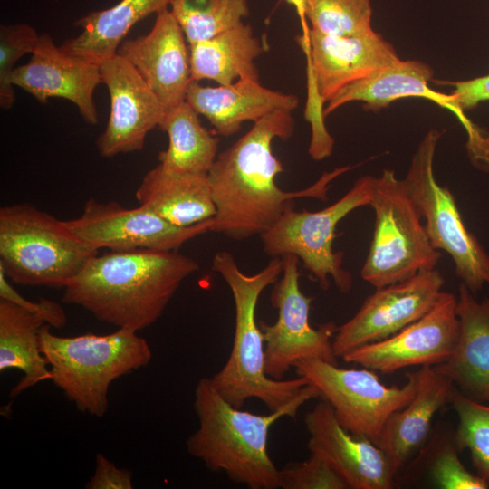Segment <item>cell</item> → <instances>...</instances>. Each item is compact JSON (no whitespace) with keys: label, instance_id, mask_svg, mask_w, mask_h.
I'll return each mask as SVG.
<instances>
[{"label":"cell","instance_id":"484cf974","mask_svg":"<svg viewBox=\"0 0 489 489\" xmlns=\"http://www.w3.org/2000/svg\"><path fill=\"white\" fill-rule=\"evenodd\" d=\"M171 0H120L89 13L76 25L81 34L61 45L65 52L101 64L116 55L129 30L140 20L167 9Z\"/></svg>","mask_w":489,"mask_h":489},{"label":"cell","instance_id":"6da1fadb","mask_svg":"<svg viewBox=\"0 0 489 489\" xmlns=\"http://www.w3.org/2000/svg\"><path fill=\"white\" fill-rule=\"evenodd\" d=\"M294 129L292 111H274L254 122L249 131L217 156L207 173L216 206L211 232L238 241L261 236L294 207V199L326 200L329 184L351 169L345 166L324 172L302 190L281 189L275 177L283 167L273 152V142L292 137Z\"/></svg>","mask_w":489,"mask_h":489},{"label":"cell","instance_id":"8fae6325","mask_svg":"<svg viewBox=\"0 0 489 489\" xmlns=\"http://www.w3.org/2000/svg\"><path fill=\"white\" fill-rule=\"evenodd\" d=\"M282 274L273 283L271 303L278 312L274 323L260 322L264 342V369L274 379L284 375L301 360H321L338 364L332 339L338 326L328 321L313 328L310 311L313 297L305 295L299 284V259L283 256Z\"/></svg>","mask_w":489,"mask_h":489},{"label":"cell","instance_id":"7a4b0ae2","mask_svg":"<svg viewBox=\"0 0 489 489\" xmlns=\"http://www.w3.org/2000/svg\"><path fill=\"white\" fill-rule=\"evenodd\" d=\"M177 251L111 250L92 256L64 288L62 302L136 331L152 325L181 283L199 269Z\"/></svg>","mask_w":489,"mask_h":489},{"label":"cell","instance_id":"f546056e","mask_svg":"<svg viewBox=\"0 0 489 489\" xmlns=\"http://www.w3.org/2000/svg\"><path fill=\"white\" fill-rule=\"evenodd\" d=\"M169 5L188 44L213 38L250 13L247 0H171Z\"/></svg>","mask_w":489,"mask_h":489},{"label":"cell","instance_id":"2e32d148","mask_svg":"<svg viewBox=\"0 0 489 489\" xmlns=\"http://www.w3.org/2000/svg\"><path fill=\"white\" fill-rule=\"evenodd\" d=\"M432 76V68L423 62L399 61L341 89L327 101L324 116L351 101H363L367 110H379L404 98L427 99L456 116L467 133L470 158L478 168L489 169V136L465 115L453 94H444L430 88Z\"/></svg>","mask_w":489,"mask_h":489},{"label":"cell","instance_id":"ba28073f","mask_svg":"<svg viewBox=\"0 0 489 489\" xmlns=\"http://www.w3.org/2000/svg\"><path fill=\"white\" fill-rule=\"evenodd\" d=\"M373 182L371 176L358 178L340 199L319 211L287 210L261 235L264 253L272 257L295 255L322 290L330 287L331 279L341 293H348L353 279L342 267L343 253L333 249L335 231L350 212L369 206Z\"/></svg>","mask_w":489,"mask_h":489},{"label":"cell","instance_id":"52a82bcc","mask_svg":"<svg viewBox=\"0 0 489 489\" xmlns=\"http://www.w3.org/2000/svg\"><path fill=\"white\" fill-rule=\"evenodd\" d=\"M369 206L375 223L360 270L365 282L378 289L436 269L442 254L432 245L417 205L393 170L374 177Z\"/></svg>","mask_w":489,"mask_h":489},{"label":"cell","instance_id":"f1b7e54d","mask_svg":"<svg viewBox=\"0 0 489 489\" xmlns=\"http://www.w3.org/2000/svg\"><path fill=\"white\" fill-rule=\"evenodd\" d=\"M408 465L402 480L411 482L419 473L442 489H488L489 484L471 473L461 462L455 432L442 427L428 441Z\"/></svg>","mask_w":489,"mask_h":489},{"label":"cell","instance_id":"8992f818","mask_svg":"<svg viewBox=\"0 0 489 489\" xmlns=\"http://www.w3.org/2000/svg\"><path fill=\"white\" fill-rule=\"evenodd\" d=\"M96 254L65 221L30 203L0 209V267L15 283L64 289Z\"/></svg>","mask_w":489,"mask_h":489},{"label":"cell","instance_id":"4fadbf2b","mask_svg":"<svg viewBox=\"0 0 489 489\" xmlns=\"http://www.w3.org/2000/svg\"><path fill=\"white\" fill-rule=\"evenodd\" d=\"M65 224L82 241L98 251L108 248L171 252L211 232L213 218L190 226H177L143 206L128 208L113 201L101 203L91 197L82 213Z\"/></svg>","mask_w":489,"mask_h":489},{"label":"cell","instance_id":"d6a6232c","mask_svg":"<svg viewBox=\"0 0 489 489\" xmlns=\"http://www.w3.org/2000/svg\"><path fill=\"white\" fill-rule=\"evenodd\" d=\"M40 34L27 24H2L0 26V107L11 109L15 102L12 75L16 62L26 53H32Z\"/></svg>","mask_w":489,"mask_h":489},{"label":"cell","instance_id":"3957f363","mask_svg":"<svg viewBox=\"0 0 489 489\" xmlns=\"http://www.w3.org/2000/svg\"><path fill=\"white\" fill-rule=\"evenodd\" d=\"M321 398L311 383L286 406L267 415L235 408L202 378L194 393L197 429L188 437L187 450L213 472H224L235 483L250 489L279 488V470L268 454L271 427L282 417L296 418L307 401Z\"/></svg>","mask_w":489,"mask_h":489},{"label":"cell","instance_id":"603a6c76","mask_svg":"<svg viewBox=\"0 0 489 489\" xmlns=\"http://www.w3.org/2000/svg\"><path fill=\"white\" fill-rule=\"evenodd\" d=\"M417 371L416 395L388 418L379 444L396 477L425 444L435 415L450 403L455 388L452 380L434 367L423 366Z\"/></svg>","mask_w":489,"mask_h":489},{"label":"cell","instance_id":"9c48e42d","mask_svg":"<svg viewBox=\"0 0 489 489\" xmlns=\"http://www.w3.org/2000/svg\"><path fill=\"white\" fill-rule=\"evenodd\" d=\"M441 135L436 129L427 132L403 180L432 245L451 256L455 275L475 294L489 285V253L466 227L450 189L435 177L434 156Z\"/></svg>","mask_w":489,"mask_h":489},{"label":"cell","instance_id":"277c9868","mask_svg":"<svg viewBox=\"0 0 489 489\" xmlns=\"http://www.w3.org/2000/svg\"><path fill=\"white\" fill-rule=\"evenodd\" d=\"M283 268V257H273L258 273L246 274L234 255L219 251L212 269L228 285L235 303V321L232 350L224 367L210 378L218 393L241 408L246 400L257 398L270 411L286 406L309 384L302 376L291 379L270 378L264 369V342L255 311L263 291L273 284Z\"/></svg>","mask_w":489,"mask_h":489},{"label":"cell","instance_id":"7402d4cb","mask_svg":"<svg viewBox=\"0 0 489 489\" xmlns=\"http://www.w3.org/2000/svg\"><path fill=\"white\" fill-rule=\"evenodd\" d=\"M456 313L459 333L455 349L445 362L433 367L465 397L489 402V294L478 301L461 283Z\"/></svg>","mask_w":489,"mask_h":489},{"label":"cell","instance_id":"8d00e7d4","mask_svg":"<svg viewBox=\"0 0 489 489\" xmlns=\"http://www.w3.org/2000/svg\"><path fill=\"white\" fill-rule=\"evenodd\" d=\"M442 84L454 87L451 94L463 110L489 101V74L466 81L442 82Z\"/></svg>","mask_w":489,"mask_h":489},{"label":"cell","instance_id":"ffe728a7","mask_svg":"<svg viewBox=\"0 0 489 489\" xmlns=\"http://www.w3.org/2000/svg\"><path fill=\"white\" fill-rule=\"evenodd\" d=\"M308 449L328 459L350 489H391L396 484L384 452L372 442L358 437L338 421L332 407L320 400L304 417Z\"/></svg>","mask_w":489,"mask_h":489},{"label":"cell","instance_id":"d6986e66","mask_svg":"<svg viewBox=\"0 0 489 489\" xmlns=\"http://www.w3.org/2000/svg\"><path fill=\"white\" fill-rule=\"evenodd\" d=\"M118 53L135 67L166 111L186 101L192 82L189 45L168 8L157 14L149 34L124 40Z\"/></svg>","mask_w":489,"mask_h":489},{"label":"cell","instance_id":"7c38bea8","mask_svg":"<svg viewBox=\"0 0 489 489\" xmlns=\"http://www.w3.org/2000/svg\"><path fill=\"white\" fill-rule=\"evenodd\" d=\"M305 117L324 120L322 104L346 86L401 61L393 46L371 30L350 36L328 35L310 28Z\"/></svg>","mask_w":489,"mask_h":489},{"label":"cell","instance_id":"ac0fdd59","mask_svg":"<svg viewBox=\"0 0 489 489\" xmlns=\"http://www.w3.org/2000/svg\"><path fill=\"white\" fill-rule=\"evenodd\" d=\"M12 82L42 104L64 99L87 123L99 121L93 95L102 83L101 64L65 52L47 34H40L29 62L15 68Z\"/></svg>","mask_w":489,"mask_h":489},{"label":"cell","instance_id":"4316f807","mask_svg":"<svg viewBox=\"0 0 489 489\" xmlns=\"http://www.w3.org/2000/svg\"><path fill=\"white\" fill-rule=\"evenodd\" d=\"M43 324L38 315L0 299V371L19 369L24 374L10 392L12 398L51 379L49 365L40 348L39 333Z\"/></svg>","mask_w":489,"mask_h":489},{"label":"cell","instance_id":"836d02e7","mask_svg":"<svg viewBox=\"0 0 489 489\" xmlns=\"http://www.w3.org/2000/svg\"><path fill=\"white\" fill-rule=\"evenodd\" d=\"M300 463H290L279 470V488L350 489L346 480L324 456L310 452Z\"/></svg>","mask_w":489,"mask_h":489},{"label":"cell","instance_id":"9a60e30c","mask_svg":"<svg viewBox=\"0 0 489 489\" xmlns=\"http://www.w3.org/2000/svg\"><path fill=\"white\" fill-rule=\"evenodd\" d=\"M457 297L441 292L434 306L396 334L346 353V362L384 374L411 366H436L452 354L459 333Z\"/></svg>","mask_w":489,"mask_h":489},{"label":"cell","instance_id":"1f68e13d","mask_svg":"<svg viewBox=\"0 0 489 489\" xmlns=\"http://www.w3.org/2000/svg\"><path fill=\"white\" fill-rule=\"evenodd\" d=\"M305 16L319 33L350 36L373 30L370 0H305Z\"/></svg>","mask_w":489,"mask_h":489},{"label":"cell","instance_id":"5bb4252c","mask_svg":"<svg viewBox=\"0 0 489 489\" xmlns=\"http://www.w3.org/2000/svg\"><path fill=\"white\" fill-rule=\"evenodd\" d=\"M444 284L441 273L433 269L376 289L354 316L337 328L332 339L336 357L385 340L419 320L434 306Z\"/></svg>","mask_w":489,"mask_h":489},{"label":"cell","instance_id":"74e56055","mask_svg":"<svg viewBox=\"0 0 489 489\" xmlns=\"http://www.w3.org/2000/svg\"><path fill=\"white\" fill-rule=\"evenodd\" d=\"M294 9L302 25V34L297 37V42L301 48L306 53L309 50V32L310 27L305 16V0H285Z\"/></svg>","mask_w":489,"mask_h":489},{"label":"cell","instance_id":"d4e9b609","mask_svg":"<svg viewBox=\"0 0 489 489\" xmlns=\"http://www.w3.org/2000/svg\"><path fill=\"white\" fill-rule=\"evenodd\" d=\"M189 45L192 81L230 85L241 79L259 81L255 59L264 45L251 25L241 23L208 40Z\"/></svg>","mask_w":489,"mask_h":489},{"label":"cell","instance_id":"83f0119b","mask_svg":"<svg viewBox=\"0 0 489 489\" xmlns=\"http://www.w3.org/2000/svg\"><path fill=\"white\" fill-rule=\"evenodd\" d=\"M168 137V146L158 155L167 170L207 174L216 158L219 139L206 129L199 114L185 101L167 110L159 124Z\"/></svg>","mask_w":489,"mask_h":489},{"label":"cell","instance_id":"cb8c5ba5","mask_svg":"<svg viewBox=\"0 0 489 489\" xmlns=\"http://www.w3.org/2000/svg\"><path fill=\"white\" fill-rule=\"evenodd\" d=\"M135 197L140 206L177 226H190L216 214L207 174L169 171L158 164L143 177Z\"/></svg>","mask_w":489,"mask_h":489},{"label":"cell","instance_id":"e0dca14e","mask_svg":"<svg viewBox=\"0 0 489 489\" xmlns=\"http://www.w3.org/2000/svg\"><path fill=\"white\" fill-rule=\"evenodd\" d=\"M102 83L110 101L109 120L97 139L105 158L143 149L148 133L159 127L166 110L135 67L116 55L101 63Z\"/></svg>","mask_w":489,"mask_h":489},{"label":"cell","instance_id":"4dcf8cb0","mask_svg":"<svg viewBox=\"0 0 489 489\" xmlns=\"http://www.w3.org/2000/svg\"><path fill=\"white\" fill-rule=\"evenodd\" d=\"M449 404L458 417L456 447L469 452L475 473L489 484V405L465 397L455 387Z\"/></svg>","mask_w":489,"mask_h":489},{"label":"cell","instance_id":"5b68a950","mask_svg":"<svg viewBox=\"0 0 489 489\" xmlns=\"http://www.w3.org/2000/svg\"><path fill=\"white\" fill-rule=\"evenodd\" d=\"M50 328L43 324L39 333L50 380L80 411L93 417L106 414L110 384L147 366L152 357L147 340L130 329L63 337L52 333Z\"/></svg>","mask_w":489,"mask_h":489},{"label":"cell","instance_id":"e575fe53","mask_svg":"<svg viewBox=\"0 0 489 489\" xmlns=\"http://www.w3.org/2000/svg\"><path fill=\"white\" fill-rule=\"evenodd\" d=\"M0 299L14 302L30 312L38 315L51 327L61 329L66 324V313L59 303L43 298H41L36 302L24 298L9 283L6 275L1 267Z\"/></svg>","mask_w":489,"mask_h":489},{"label":"cell","instance_id":"44dd1931","mask_svg":"<svg viewBox=\"0 0 489 489\" xmlns=\"http://www.w3.org/2000/svg\"><path fill=\"white\" fill-rule=\"evenodd\" d=\"M186 101L225 137L238 132L245 121L255 122L277 110L292 111L299 104L296 95L268 89L249 79L216 87L192 81Z\"/></svg>","mask_w":489,"mask_h":489},{"label":"cell","instance_id":"d590c367","mask_svg":"<svg viewBox=\"0 0 489 489\" xmlns=\"http://www.w3.org/2000/svg\"><path fill=\"white\" fill-rule=\"evenodd\" d=\"M87 489H132V473L119 468L104 455L99 453L95 456L94 473L86 484Z\"/></svg>","mask_w":489,"mask_h":489},{"label":"cell","instance_id":"30bf717a","mask_svg":"<svg viewBox=\"0 0 489 489\" xmlns=\"http://www.w3.org/2000/svg\"><path fill=\"white\" fill-rule=\"evenodd\" d=\"M293 368L330 403L345 429L378 446L388 418L414 398L418 387V371L408 372L401 387H387L364 367L345 369L321 360H301Z\"/></svg>","mask_w":489,"mask_h":489}]
</instances>
